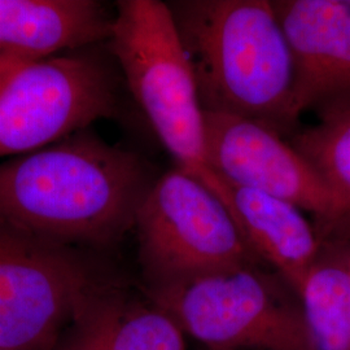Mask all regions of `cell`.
<instances>
[{
    "instance_id": "cell-14",
    "label": "cell",
    "mask_w": 350,
    "mask_h": 350,
    "mask_svg": "<svg viewBox=\"0 0 350 350\" xmlns=\"http://www.w3.org/2000/svg\"><path fill=\"white\" fill-rule=\"evenodd\" d=\"M291 144L323 178L350 215V112L296 133Z\"/></svg>"
},
{
    "instance_id": "cell-5",
    "label": "cell",
    "mask_w": 350,
    "mask_h": 350,
    "mask_svg": "<svg viewBox=\"0 0 350 350\" xmlns=\"http://www.w3.org/2000/svg\"><path fill=\"white\" fill-rule=\"evenodd\" d=\"M134 228L147 288L169 287L237 266L265 265L241 237L225 202L179 167L150 185Z\"/></svg>"
},
{
    "instance_id": "cell-10",
    "label": "cell",
    "mask_w": 350,
    "mask_h": 350,
    "mask_svg": "<svg viewBox=\"0 0 350 350\" xmlns=\"http://www.w3.org/2000/svg\"><path fill=\"white\" fill-rule=\"evenodd\" d=\"M56 350H187V344L174 319L150 299L104 279L81 301Z\"/></svg>"
},
{
    "instance_id": "cell-16",
    "label": "cell",
    "mask_w": 350,
    "mask_h": 350,
    "mask_svg": "<svg viewBox=\"0 0 350 350\" xmlns=\"http://www.w3.org/2000/svg\"><path fill=\"white\" fill-rule=\"evenodd\" d=\"M348 260H349V266H350V250H348Z\"/></svg>"
},
{
    "instance_id": "cell-9",
    "label": "cell",
    "mask_w": 350,
    "mask_h": 350,
    "mask_svg": "<svg viewBox=\"0 0 350 350\" xmlns=\"http://www.w3.org/2000/svg\"><path fill=\"white\" fill-rule=\"evenodd\" d=\"M293 63L297 116L350 112V0H275Z\"/></svg>"
},
{
    "instance_id": "cell-6",
    "label": "cell",
    "mask_w": 350,
    "mask_h": 350,
    "mask_svg": "<svg viewBox=\"0 0 350 350\" xmlns=\"http://www.w3.org/2000/svg\"><path fill=\"white\" fill-rule=\"evenodd\" d=\"M117 109L108 66L91 55L20 65L0 79V157L69 138Z\"/></svg>"
},
{
    "instance_id": "cell-2",
    "label": "cell",
    "mask_w": 350,
    "mask_h": 350,
    "mask_svg": "<svg viewBox=\"0 0 350 350\" xmlns=\"http://www.w3.org/2000/svg\"><path fill=\"white\" fill-rule=\"evenodd\" d=\"M167 5L204 111L235 114L291 135L300 118L293 63L273 1L179 0Z\"/></svg>"
},
{
    "instance_id": "cell-3",
    "label": "cell",
    "mask_w": 350,
    "mask_h": 350,
    "mask_svg": "<svg viewBox=\"0 0 350 350\" xmlns=\"http://www.w3.org/2000/svg\"><path fill=\"white\" fill-rule=\"evenodd\" d=\"M109 44L126 83L176 167L195 176L228 208L225 182L214 173L195 75L167 3L121 0Z\"/></svg>"
},
{
    "instance_id": "cell-7",
    "label": "cell",
    "mask_w": 350,
    "mask_h": 350,
    "mask_svg": "<svg viewBox=\"0 0 350 350\" xmlns=\"http://www.w3.org/2000/svg\"><path fill=\"white\" fill-rule=\"evenodd\" d=\"M103 276L75 250L0 227V350H56Z\"/></svg>"
},
{
    "instance_id": "cell-12",
    "label": "cell",
    "mask_w": 350,
    "mask_h": 350,
    "mask_svg": "<svg viewBox=\"0 0 350 350\" xmlns=\"http://www.w3.org/2000/svg\"><path fill=\"white\" fill-rule=\"evenodd\" d=\"M227 186L228 211L252 252L299 293L322 241L289 201L250 188Z\"/></svg>"
},
{
    "instance_id": "cell-1",
    "label": "cell",
    "mask_w": 350,
    "mask_h": 350,
    "mask_svg": "<svg viewBox=\"0 0 350 350\" xmlns=\"http://www.w3.org/2000/svg\"><path fill=\"white\" fill-rule=\"evenodd\" d=\"M152 183L135 153L83 130L0 163V227L68 247L109 245L134 228Z\"/></svg>"
},
{
    "instance_id": "cell-15",
    "label": "cell",
    "mask_w": 350,
    "mask_h": 350,
    "mask_svg": "<svg viewBox=\"0 0 350 350\" xmlns=\"http://www.w3.org/2000/svg\"><path fill=\"white\" fill-rule=\"evenodd\" d=\"M20 65H12V64L0 63V79L4 77V75H8L12 69L17 68Z\"/></svg>"
},
{
    "instance_id": "cell-11",
    "label": "cell",
    "mask_w": 350,
    "mask_h": 350,
    "mask_svg": "<svg viewBox=\"0 0 350 350\" xmlns=\"http://www.w3.org/2000/svg\"><path fill=\"white\" fill-rule=\"evenodd\" d=\"M112 23L94 0H0V63H36L109 39Z\"/></svg>"
},
{
    "instance_id": "cell-13",
    "label": "cell",
    "mask_w": 350,
    "mask_h": 350,
    "mask_svg": "<svg viewBox=\"0 0 350 350\" xmlns=\"http://www.w3.org/2000/svg\"><path fill=\"white\" fill-rule=\"evenodd\" d=\"M312 350H350L348 250H322L299 288Z\"/></svg>"
},
{
    "instance_id": "cell-4",
    "label": "cell",
    "mask_w": 350,
    "mask_h": 350,
    "mask_svg": "<svg viewBox=\"0 0 350 350\" xmlns=\"http://www.w3.org/2000/svg\"><path fill=\"white\" fill-rule=\"evenodd\" d=\"M147 297L209 350H312L299 293L265 265L147 288Z\"/></svg>"
},
{
    "instance_id": "cell-8",
    "label": "cell",
    "mask_w": 350,
    "mask_h": 350,
    "mask_svg": "<svg viewBox=\"0 0 350 350\" xmlns=\"http://www.w3.org/2000/svg\"><path fill=\"white\" fill-rule=\"evenodd\" d=\"M205 144L226 185L250 188L313 213L328 228L349 217L310 163L275 130L228 113H204Z\"/></svg>"
}]
</instances>
